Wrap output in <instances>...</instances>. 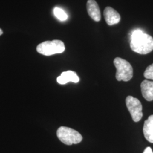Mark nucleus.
<instances>
[{"label":"nucleus","instance_id":"1","mask_svg":"<svg viewBox=\"0 0 153 153\" xmlns=\"http://www.w3.org/2000/svg\"><path fill=\"white\" fill-rule=\"evenodd\" d=\"M130 46L131 50L141 55H146L153 50L152 36L136 29L131 32Z\"/></svg>","mask_w":153,"mask_h":153},{"label":"nucleus","instance_id":"2","mask_svg":"<svg viewBox=\"0 0 153 153\" xmlns=\"http://www.w3.org/2000/svg\"><path fill=\"white\" fill-rule=\"evenodd\" d=\"M116 68V78L118 81L128 82L133 77V68L127 61L120 57H116L114 61Z\"/></svg>","mask_w":153,"mask_h":153},{"label":"nucleus","instance_id":"3","mask_svg":"<svg viewBox=\"0 0 153 153\" xmlns=\"http://www.w3.org/2000/svg\"><path fill=\"white\" fill-rule=\"evenodd\" d=\"M65 49L64 43L60 40L45 41L39 44L36 47L38 53L47 56L61 53L65 51Z\"/></svg>","mask_w":153,"mask_h":153},{"label":"nucleus","instance_id":"4","mask_svg":"<svg viewBox=\"0 0 153 153\" xmlns=\"http://www.w3.org/2000/svg\"><path fill=\"white\" fill-rule=\"evenodd\" d=\"M57 136L61 142L67 145L79 143L83 139L78 131L66 126H61L57 129Z\"/></svg>","mask_w":153,"mask_h":153},{"label":"nucleus","instance_id":"5","mask_svg":"<svg viewBox=\"0 0 153 153\" xmlns=\"http://www.w3.org/2000/svg\"><path fill=\"white\" fill-rule=\"evenodd\" d=\"M126 107L131 114L133 120L134 122L141 120L143 114L142 105L140 101L138 99L129 95L126 97Z\"/></svg>","mask_w":153,"mask_h":153},{"label":"nucleus","instance_id":"6","mask_svg":"<svg viewBox=\"0 0 153 153\" xmlns=\"http://www.w3.org/2000/svg\"><path fill=\"white\" fill-rule=\"evenodd\" d=\"M104 16L105 22L109 26L117 24L120 21V16L119 13L109 6L105 8Z\"/></svg>","mask_w":153,"mask_h":153},{"label":"nucleus","instance_id":"7","mask_svg":"<svg viewBox=\"0 0 153 153\" xmlns=\"http://www.w3.org/2000/svg\"><path fill=\"white\" fill-rule=\"evenodd\" d=\"M86 6L89 16L96 22L100 21L101 19V14L97 2L95 0H88Z\"/></svg>","mask_w":153,"mask_h":153},{"label":"nucleus","instance_id":"8","mask_svg":"<svg viewBox=\"0 0 153 153\" xmlns=\"http://www.w3.org/2000/svg\"><path fill=\"white\" fill-rule=\"evenodd\" d=\"M57 81L61 85H65L69 82L78 83L79 81V78L75 71H68L62 72L60 76L57 77Z\"/></svg>","mask_w":153,"mask_h":153},{"label":"nucleus","instance_id":"9","mask_svg":"<svg viewBox=\"0 0 153 153\" xmlns=\"http://www.w3.org/2000/svg\"><path fill=\"white\" fill-rule=\"evenodd\" d=\"M142 96L148 101L153 100V81L144 80L141 84Z\"/></svg>","mask_w":153,"mask_h":153},{"label":"nucleus","instance_id":"10","mask_svg":"<svg viewBox=\"0 0 153 153\" xmlns=\"http://www.w3.org/2000/svg\"><path fill=\"white\" fill-rule=\"evenodd\" d=\"M143 133L145 138L148 141L153 143V115H150L145 121Z\"/></svg>","mask_w":153,"mask_h":153},{"label":"nucleus","instance_id":"11","mask_svg":"<svg viewBox=\"0 0 153 153\" xmlns=\"http://www.w3.org/2000/svg\"><path fill=\"white\" fill-rule=\"evenodd\" d=\"M53 13L55 16L60 21H64L68 19V16L67 14L66 13L65 11L60 7H56L53 10Z\"/></svg>","mask_w":153,"mask_h":153},{"label":"nucleus","instance_id":"12","mask_svg":"<svg viewBox=\"0 0 153 153\" xmlns=\"http://www.w3.org/2000/svg\"><path fill=\"white\" fill-rule=\"evenodd\" d=\"M143 76L146 79L153 80V64L147 67Z\"/></svg>","mask_w":153,"mask_h":153},{"label":"nucleus","instance_id":"13","mask_svg":"<svg viewBox=\"0 0 153 153\" xmlns=\"http://www.w3.org/2000/svg\"><path fill=\"white\" fill-rule=\"evenodd\" d=\"M143 153H153L152 149L150 147H148L145 149Z\"/></svg>","mask_w":153,"mask_h":153},{"label":"nucleus","instance_id":"14","mask_svg":"<svg viewBox=\"0 0 153 153\" xmlns=\"http://www.w3.org/2000/svg\"><path fill=\"white\" fill-rule=\"evenodd\" d=\"M2 34H3V31H2V30L1 28H0V36L1 35H2Z\"/></svg>","mask_w":153,"mask_h":153}]
</instances>
